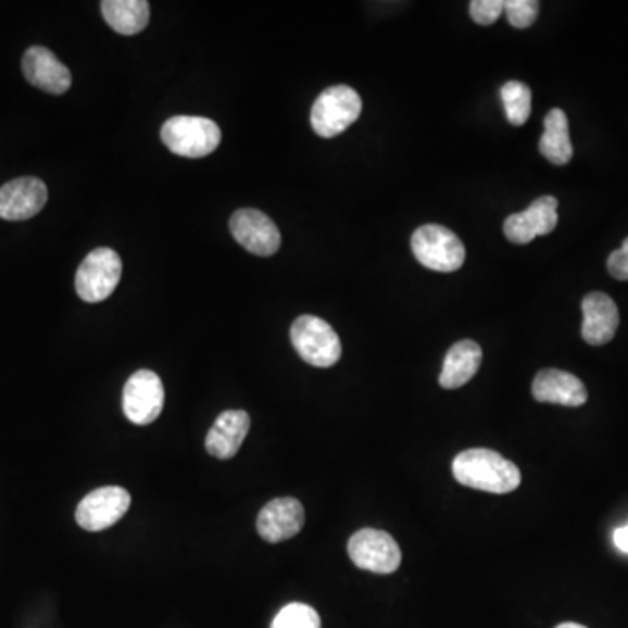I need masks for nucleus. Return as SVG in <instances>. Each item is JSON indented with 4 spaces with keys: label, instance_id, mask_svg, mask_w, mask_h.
<instances>
[{
    "label": "nucleus",
    "instance_id": "nucleus-5",
    "mask_svg": "<svg viewBox=\"0 0 628 628\" xmlns=\"http://www.w3.org/2000/svg\"><path fill=\"white\" fill-rule=\"evenodd\" d=\"M362 98L350 86H332L311 109V126L322 138H334L350 128L362 114Z\"/></svg>",
    "mask_w": 628,
    "mask_h": 628
},
{
    "label": "nucleus",
    "instance_id": "nucleus-27",
    "mask_svg": "<svg viewBox=\"0 0 628 628\" xmlns=\"http://www.w3.org/2000/svg\"><path fill=\"white\" fill-rule=\"evenodd\" d=\"M555 628H587V627H583V625L580 624H561L558 625V627Z\"/></svg>",
    "mask_w": 628,
    "mask_h": 628
},
{
    "label": "nucleus",
    "instance_id": "nucleus-8",
    "mask_svg": "<svg viewBox=\"0 0 628 628\" xmlns=\"http://www.w3.org/2000/svg\"><path fill=\"white\" fill-rule=\"evenodd\" d=\"M163 405V382L155 372L137 370L124 385V416L128 417L134 425H151L160 417Z\"/></svg>",
    "mask_w": 628,
    "mask_h": 628
},
{
    "label": "nucleus",
    "instance_id": "nucleus-25",
    "mask_svg": "<svg viewBox=\"0 0 628 628\" xmlns=\"http://www.w3.org/2000/svg\"><path fill=\"white\" fill-rule=\"evenodd\" d=\"M607 271L613 278L628 281V238L625 239L621 248L611 253L610 259H607Z\"/></svg>",
    "mask_w": 628,
    "mask_h": 628
},
{
    "label": "nucleus",
    "instance_id": "nucleus-15",
    "mask_svg": "<svg viewBox=\"0 0 628 628\" xmlns=\"http://www.w3.org/2000/svg\"><path fill=\"white\" fill-rule=\"evenodd\" d=\"M532 397L541 403L580 407L589 399V393L583 382L569 372L544 368L535 377Z\"/></svg>",
    "mask_w": 628,
    "mask_h": 628
},
{
    "label": "nucleus",
    "instance_id": "nucleus-21",
    "mask_svg": "<svg viewBox=\"0 0 628 628\" xmlns=\"http://www.w3.org/2000/svg\"><path fill=\"white\" fill-rule=\"evenodd\" d=\"M501 100L505 106L506 117L510 124L523 126L531 115L532 95L531 88L520 80H508L501 88Z\"/></svg>",
    "mask_w": 628,
    "mask_h": 628
},
{
    "label": "nucleus",
    "instance_id": "nucleus-24",
    "mask_svg": "<svg viewBox=\"0 0 628 628\" xmlns=\"http://www.w3.org/2000/svg\"><path fill=\"white\" fill-rule=\"evenodd\" d=\"M503 11H505L503 0H474L469 4V14L478 25H492L498 22Z\"/></svg>",
    "mask_w": 628,
    "mask_h": 628
},
{
    "label": "nucleus",
    "instance_id": "nucleus-12",
    "mask_svg": "<svg viewBox=\"0 0 628 628\" xmlns=\"http://www.w3.org/2000/svg\"><path fill=\"white\" fill-rule=\"evenodd\" d=\"M48 187L36 177H22L0 187V218L28 221L45 209Z\"/></svg>",
    "mask_w": 628,
    "mask_h": 628
},
{
    "label": "nucleus",
    "instance_id": "nucleus-2",
    "mask_svg": "<svg viewBox=\"0 0 628 628\" xmlns=\"http://www.w3.org/2000/svg\"><path fill=\"white\" fill-rule=\"evenodd\" d=\"M161 140L173 154L200 160L217 151L222 131L217 123L198 115H175L161 128Z\"/></svg>",
    "mask_w": 628,
    "mask_h": 628
},
{
    "label": "nucleus",
    "instance_id": "nucleus-19",
    "mask_svg": "<svg viewBox=\"0 0 628 628\" xmlns=\"http://www.w3.org/2000/svg\"><path fill=\"white\" fill-rule=\"evenodd\" d=\"M103 18L121 36H137L149 25L151 5L146 0H103Z\"/></svg>",
    "mask_w": 628,
    "mask_h": 628
},
{
    "label": "nucleus",
    "instance_id": "nucleus-18",
    "mask_svg": "<svg viewBox=\"0 0 628 628\" xmlns=\"http://www.w3.org/2000/svg\"><path fill=\"white\" fill-rule=\"evenodd\" d=\"M480 363H482V348L477 342H456L445 354L438 382L443 390H457L474 379Z\"/></svg>",
    "mask_w": 628,
    "mask_h": 628
},
{
    "label": "nucleus",
    "instance_id": "nucleus-23",
    "mask_svg": "<svg viewBox=\"0 0 628 628\" xmlns=\"http://www.w3.org/2000/svg\"><path fill=\"white\" fill-rule=\"evenodd\" d=\"M505 13L512 27H531L538 18V13H540V2H536V0H505Z\"/></svg>",
    "mask_w": 628,
    "mask_h": 628
},
{
    "label": "nucleus",
    "instance_id": "nucleus-4",
    "mask_svg": "<svg viewBox=\"0 0 628 628\" xmlns=\"http://www.w3.org/2000/svg\"><path fill=\"white\" fill-rule=\"evenodd\" d=\"M411 247L417 262L437 273H454L465 264V244L448 227H419L412 235Z\"/></svg>",
    "mask_w": 628,
    "mask_h": 628
},
{
    "label": "nucleus",
    "instance_id": "nucleus-10",
    "mask_svg": "<svg viewBox=\"0 0 628 628\" xmlns=\"http://www.w3.org/2000/svg\"><path fill=\"white\" fill-rule=\"evenodd\" d=\"M230 235L244 250L259 255L271 258L281 247V235L275 222L266 213L259 210L243 209L230 217Z\"/></svg>",
    "mask_w": 628,
    "mask_h": 628
},
{
    "label": "nucleus",
    "instance_id": "nucleus-16",
    "mask_svg": "<svg viewBox=\"0 0 628 628\" xmlns=\"http://www.w3.org/2000/svg\"><path fill=\"white\" fill-rule=\"evenodd\" d=\"M583 325L581 336L590 346H604L613 341L619 325L618 307L610 296L589 293L581 302Z\"/></svg>",
    "mask_w": 628,
    "mask_h": 628
},
{
    "label": "nucleus",
    "instance_id": "nucleus-26",
    "mask_svg": "<svg viewBox=\"0 0 628 628\" xmlns=\"http://www.w3.org/2000/svg\"><path fill=\"white\" fill-rule=\"evenodd\" d=\"M613 541H615V547L619 552L627 553L628 555V524L616 529L615 535H613Z\"/></svg>",
    "mask_w": 628,
    "mask_h": 628
},
{
    "label": "nucleus",
    "instance_id": "nucleus-11",
    "mask_svg": "<svg viewBox=\"0 0 628 628\" xmlns=\"http://www.w3.org/2000/svg\"><path fill=\"white\" fill-rule=\"evenodd\" d=\"M557 206L553 196H541L529 209L506 218L503 227L506 238L515 244H527L538 236L550 235L558 224Z\"/></svg>",
    "mask_w": 628,
    "mask_h": 628
},
{
    "label": "nucleus",
    "instance_id": "nucleus-13",
    "mask_svg": "<svg viewBox=\"0 0 628 628\" xmlns=\"http://www.w3.org/2000/svg\"><path fill=\"white\" fill-rule=\"evenodd\" d=\"M305 514L301 501L296 498H276L261 510L258 531L269 543L290 540L304 527Z\"/></svg>",
    "mask_w": 628,
    "mask_h": 628
},
{
    "label": "nucleus",
    "instance_id": "nucleus-7",
    "mask_svg": "<svg viewBox=\"0 0 628 628\" xmlns=\"http://www.w3.org/2000/svg\"><path fill=\"white\" fill-rule=\"evenodd\" d=\"M348 553L354 566L377 575H391L402 562V552L393 536L370 527L351 536Z\"/></svg>",
    "mask_w": 628,
    "mask_h": 628
},
{
    "label": "nucleus",
    "instance_id": "nucleus-17",
    "mask_svg": "<svg viewBox=\"0 0 628 628\" xmlns=\"http://www.w3.org/2000/svg\"><path fill=\"white\" fill-rule=\"evenodd\" d=\"M248 431H250V416L247 412H222L206 435V451L217 460H230L243 445Z\"/></svg>",
    "mask_w": 628,
    "mask_h": 628
},
{
    "label": "nucleus",
    "instance_id": "nucleus-6",
    "mask_svg": "<svg viewBox=\"0 0 628 628\" xmlns=\"http://www.w3.org/2000/svg\"><path fill=\"white\" fill-rule=\"evenodd\" d=\"M123 275V262L112 248H97L83 261L76 275L77 296L89 304L103 302L114 293Z\"/></svg>",
    "mask_w": 628,
    "mask_h": 628
},
{
    "label": "nucleus",
    "instance_id": "nucleus-1",
    "mask_svg": "<svg viewBox=\"0 0 628 628\" xmlns=\"http://www.w3.org/2000/svg\"><path fill=\"white\" fill-rule=\"evenodd\" d=\"M452 474L461 486L491 494H508L520 486V469L491 449H469L457 454Z\"/></svg>",
    "mask_w": 628,
    "mask_h": 628
},
{
    "label": "nucleus",
    "instance_id": "nucleus-14",
    "mask_svg": "<svg viewBox=\"0 0 628 628\" xmlns=\"http://www.w3.org/2000/svg\"><path fill=\"white\" fill-rule=\"evenodd\" d=\"M23 74L28 83L46 93H67L72 86V74L54 53L42 46H32L23 54Z\"/></svg>",
    "mask_w": 628,
    "mask_h": 628
},
{
    "label": "nucleus",
    "instance_id": "nucleus-20",
    "mask_svg": "<svg viewBox=\"0 0 628 628\" xmlns=\"http://www.w3.org/2000/svg\"><path fill=\"white\" fill-rule=\"evenodd\" d=\"M540 152L550 163L567 164L573 160V143L566 112L552 109L544 117V134L540 138Z\"/></svg>",
    "mask_w": 628,
    "mask_h": 628
},
{
    "label": "nucleus",
    "instance_id": "nucleus-22",
    "mask_svg": "<svg viewBox=\"0 0 628 628\" xmlns=\"http://www.w3.org/2000/svg\"><path fill=\"white\" fill-rule=\"evenodd\" d=\"M271 628H322V619L318 613L307 604L292 602L279 611Z\"/></svg>",
    "mask_w": 628,
    "mask_h": 628
},
{
    "label": "nucleus",
    "instance_id": "nucleus-9",
    "mask_svg": "<svg viewBox=\"0 0 628 628\" xmlns=\"http://www.w3.org/2000/svg\"><path fill=\"white\" fill-rule=\"evenodd\" d=\"M129 505L131 495L123 487H100L83 498L76 510V520L86 531H103L120 523Z\"/></svg>",
    "mask_w": 628,
    "mask_h": 628
},
{
    "label": "nucleus",
    "instance_id": "nucleus-3",
    "mask_svg": "<svg viewBox=\"0 0 628 628\" xmlns=\"http://www.w3.org/2000/svg\"><path fill=\"white\" fill-rule=\"evenodd\" d=\"M290 339L297 353L313 367H334L341 360V339L325 319L302 314L290 328Z\"/></svg>",
    "mask_w": 628,
    "mask_h": 628
}]
</instances>
